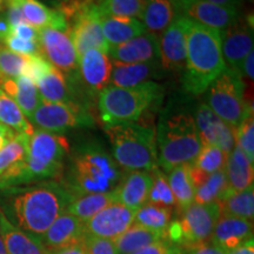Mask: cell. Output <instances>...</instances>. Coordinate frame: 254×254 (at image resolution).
<instances>
[{"mask_svg": "<svg viewBox=\"0 0 254 254\" xmlns=\"http://www.w3.org/2000/svg\"><path fill=\"white\" fill-rule=\"evenodd\" d=\"M73 199L56 180L5 187L0 189V212L19 230L40 240Z\"/></svg>", "mask_w": 254, "mask_h": 254, "instance_id": "cell-1", "label": "cell"}, {"mask_svg": "<svg viewBox=\"0 0 254 254\" xmlns=\"http://www.w3.org/2000/svg\"><path fill=\"white\" fill-rule=\"evenodd\" d=\"M184 19L186 30V65L183 87L193 95L205 93L226 68L220 31Z\"/></svg>", "mask_w": 254, "mask_h": 254, "instance_id": "cell-2", "label": "cell"}, {"mask_svg": "<svg viewBox=\"0 0 254 254\" xmlns=\"http://www.w3.org/2000/svg\"><path fill=\"white\" fill-rule=\"evenodd\" d=\"M122 177L118 164L104 146L98 141H86L73 150L64 185L77 198L113 192Z\"/></svg>", "mask_w": 254, "mask_h": 254, "instance_id": "cell-3", "label": "cell"}, {"mask_svg": "<svg viewBox=\"0 0 254 254\" xmlns=\"http://www.w3.org/2000/svg\"><path fill=\"white\" fill-rule=\"evenodd\" d=\"M68 151V141L63 134L34 129L24 165L15 172L0 177V189L46 182L58 177Z\"/></svg>", "mask_w": 254, "mask_h": 254, "instance_id": "cell-4", "label": "cell"}, {"mask_svg": "<svg viewBox=\"0 0 254 254\" xmlns=\"http://www.w3.org/2000/svg\"><path fill=\"white\" fill-rule=\"evenodd\" d=\"M157 138V166L170 172L180 165L192 164L202 147L194 118L186 112H166L160 117Z\"/></svg>", "mask_w": 254, "mask_h": 254, "instance_id": "cell-5", "label": "cell"}, {"mask_svg": "<svg viewBox=\"0 0 254 254\" xmlns=\"http://www.w3.org/2000/svg\"><path fill=\"white\" fill-rule=\"evenodd\" d=\"M112 158L127 172L152 171L157 167L155 129L135 123L106 126Z\"/></svg>", "mask_w": 254, "mask_h": 254, "instance_id": "cell-6", "label": "cell"}, {"mask_svg": "<svg viewBox=\"0 0 254 254\" xmlns=\"http://www.w3.org/2000/svg\"><path fill=\"white\" fill-rule=\"evenodd\" d=\"M163 94V87L147 81L134 87H105L98 94V110L106 126L134 123Z\"/></svg>", "mask_w": 254, "mask_h": 254, "instance_id": "cell-7", "label": "cell"}, {"mask_svg": "<svg viewBox=\"0 0 254 254\" xmlns=\"http://www.w3.org/2000/svg\"><path fill=\"white\" fill-rule=\"evenodd\" d=\"M206 93V105L221 120L232 127L239 126L247 111L252 106L245 100V84L243 74L231 68H225L209 85Z\"/></svg>", "mask_w": 254, "mask_h": 254, "instance_id": "cell-8", "label": "cell"}, {"mask_svg": "<svg viewBox=\"0 0 254 254\" xmlns=\"http://www.w3.org/2000/svg\"><path fill=\"white\" fill-rule=\"evenodd\" d=\"M30 120L43 131L62 134L73 128L90 127L94 119L87 107L79 104L47 103L41 101Z\"/></svg>", "mask_w": 254, "mask_h": 254, "instance_id": "cell-9", "label": "cell"}, {"mask_svg": "<svg viewBox=\"0 0 254 254\" xmlns=\"http://www.w3.org/2000/svg\"><path fill=\"white\" fill-rule=\"evenodd\" d=\"M38 45L43 56L53 67L59 69L68 82L78 78V55L68 32L53 28L38 30Z\"/></svg>", "mask_w": 254, "mask_h": 254, "instance_id": "cell-10", "label": "cell"}, {"mask_svg": "<svg viewBox=\"0 0 254 254\" xmlns=\"http://www.w3.org/2000/svg\"><path fill=\"white\" fill-rule=\"evenodd\" d=\"M220 214V207L217 202H193L189 208L182 212L177 219L182 237L179 249L183 246L209 241Z\"/></svg>", "mask_w": 254, "mask_h": 254, "instance_id": "cell-11", "label": "cell"}, {"mask_svg": "<svg viewBox=\"0 0 254 254\" xmlns=\"http://www.w3.org/2000/svg\"><path fill=\"white\" fill-rule=\"evenodd\" d=\"M113 62L109 53L88 50L79 57L77 88L87 97H98L100 91L110 86Z\"/></svg>", "mask_w": 254, "mask_h": 254, "instance_id": "cell-12", "label": "cell"}, {"mask_svg": "<svg viewBox=\"0 0 254 254\" xmlns=\"http://www.w3.org/2000/svg\"><path fill=\"white\" fill-rule=\"evenodd\" d=\"M101 20L103 18L98 12L97 5L92 4L82 9L69 23L68 33L77 51L78 59L86 51L92 49L109 53L110 46L104 37Z\"/></svg>", "mask_w": 254, "mask_h": 254, "instance_id": "cell-13", "label": "cell"}, {"mask_svg": "<svg viewBox=\"0 0 254 254\" xmlns=\"http://www.w3.org/2000/svg\"><path fill=\"white\" fill-rule=\"evenodd\" d=\"M135 211L119 202H112L84 222L86 237L114 240L134 224Z\"/></svg>", "mask_w": 254, "mask_h": 254, "instance_id": "cell-14", "label": "cell"}, {"mask_svg": "<svg viewBox=\"0 0 254 254\" xmlns=\"http://www.w3.org/2000/svg\"><path fill=\"white\" fill-rule=\"evenodd\" d=\"M178 17L222 31L239 19V9L222 7L205 0H174Z\"/></svg>", "mask_w": 254, "mask_h": 254, "instance_id": "cell-15", "label": "cell"}, {"mask_svg": "<svg viewBox=\"0 0 254 254\" xmlns=\"http://www.w3.org/2000/svg\"><path fill=\"white\" fill-rule=\"evenodd\" d=\"M221 51L227 68L241 73V66L253 51V25L244 19L220 31Z\"/></svg>", "mask_w": 254, "mask_h": 254, "instance_id": "cell-16", "label": "cell"}, {"mask_svg": "<svg viewBox=\"0 0 254 254\" xmlns=\"http://www.w3.org/2000/svg\"><path fill=\"white\" fill-rule=\"evenodd\" d=\"M194 118L202 145H214L227 155L236 147V128L224 120L204 104L196 107Z\"/></svg>", "mask_w": 254, "mask_h": 254, "instance_id": "cell-17", "label": "cell"}, {"mask_svg": "<svg viewBox=\"0 0 254 254\" xmlns=\"http://www.w3.org/2000/svg\"><path fill=\"white\" fill-rule=\"evenodd\" d=\"M160 66L168 72L183 71L186 65V30L184 19L178 17L160 36Z\"/></svg>", "mask_w": 254, "mask_h": 254, "instance_id": "cell-18", "label": "cell"}, {"mask_svg": "<svg viewBox=\"0 0 254 254\" xmlns=\"http://www.w3.org/2000/svg\"><path fill=\"white\" fill-rule=\"evenodd\" d=\"M85 238L86 234L84 231V222L65 211L44 233L40 241L51 253L80 244Z\"/></svg>", "mask_w": 254, "mask_h": 254, "instance_id": "cell-19", "label": "cell"}, {"mask_svg": "<svg viewBox=\"0 0 254 254\" xmlns=\"http://www.w3.org/2000/svg\"><path fill=\"white\" fill-rule=\"evenodd\" d=\"M159 39L154 34L145 32L126 43L110 47L109 56L112 62L123 64L160 62Z\"/></svg>", "mask_w": 254, "mask_h": 254, "instance_id": "cell-20", "label": "cell"}, {"mask_svg": "<svg viewBox=\"0 0 254 254\" xmlns=\"http://www.w3.org/2000/svg\"><path fill=\"white\" fill-rule=\"evenodd\" d=\"M152 187V176L146 171H132L122 177L113 190L116 202L138 211L148 200Z\"/></svg>", "mask_w": 254, "mask_h": 254, "instance_id": "cell-21", "label": "cell"}, {"mask_svg": "<svg viewBox=\"0 0 254 254\" xmlns=\"http://www.w3.org/2000/svg\"><path fill=\"white\" fill-rule=\"evenodd\" d=\"M251 238H253L252 221L220 214L209 241L228 252L243 245Z\"/></svg>", "mask_w": 254, "mask_h": 254, "instance_id": "cell-22", "label": "cell"}, {"mask_svg": "<svg viewBox=\"0 0 254 254\" xmlns=\"http://www.w3.org/2000/svg\"><path fill=\"white\" fill-rule=\"evenodd\" d=\"M0 88L11 97L27 119H30L41 104V97L37 85L25 75L17 78H0Z\"/></svg>", "mask_w": 254, "mask_h": 254, "instance_id": "cell-23", "label": "cell"}, {"mask_svg": "<svg viewBox=\"0 0 254 254\" xmlns=\"http://www.w3.org/2000/svg\"><path fill=\"white\" fill-rule=\"evenodd\" d=\"M160 62L123 64L113 62L111 84L117 87H134L144 82L151 81L152 78L159 74Z\"/></svg>", "mask_w": 254, "mask_h": 254, "instance_id": "cell-24", "label": "cell"}, {"mask_svg": "<svg viewBox=\"0 0 254 254\" xmlns=\"http://www.w3.org/2000/svg\"><path fill=\"white\" fill-rule=\"evenodd\" d=\"M20 6L25 21L37 30L53 28L68 32L67 20L58 9L47 7L39 0H21Z\"/></svg>", "mask_w": 254, "mask_h": 254, "instance_id": "cell-25", "label": "cell"}, {"mask_svg": "<svg viewBox=\"0 0 254 254\" xmlns=\"http://www.w3.org/2000/svg\"><path fill=\"white\" fill-rule=\"evenodd\" d=\"M0 236L8 254H50L37 238L25 233L9 222L0 212Z\"/></svg>", "mask_w": 254, "mask_h": 254, "instance_id": "cell-26", "label": "cell"}, {"mask_svg": "<svg viewBox=\"0 0 254 254\" xmlns=\"http://www.w3.org/2000/svg\"><path fill=\"white\" fill-rule=\"evenodd\" d=\"M177 18L178 12L174 0H147L141 23L146 32L160 38Z\"/></svg>", "mask_w": 254, "mask_h": 254, "instance_id": "cell-27", "label": "cell"}, {"mask_svg": "<svg viewBox=\"0 0 254 254\" xmlns=\"http://www.w3.org/2000/svg\"><path fill=\"white\" fill-rule=\"evenodd\" d=\"M224 170L231 192H240L253 186V163H251L250 159L238 145L228 154Z\"/></svg>", "mask_w": 254, "mask_h": 254, "instance_id": "cell-28", "label": "cell"}, {"mask_svg": "<svg viewBox=\"0 0 254 254\" xmlns=\"http://www.w3.org/2000/svg\"><path fill=\"white\" fill-rule=\"evenodd\" d=\"M37 87L43 101L81 105L77 98H75L65 75L59 69L53 67V66L40 79L39 82L37 84Z\"/></svg>", "mask_w": 254, "mask_h": 254, "instance_id": "cell-29", "label": "cell"}, {"mask_svg": "<svg viewBox=\"0 0 254 254\" xmlns=\"http://www.w3.org/2000/svg\"><path fill=\"white\" fill-rule=\"evenodd\" d=\"M101 26L110 47L126 43L146 32L144 24L135 18L105 17L101 20Z\"/></svg>", "mask_w": 254, "mask_h": 254, "instance_id": "cell-30", "label": "cell"}, {"mask_svg": "<svg viewBox=\"0 0 254 254\" xmlns=\"http://www.w3.org/2000/svg\"><path fill=\"white\" fill-rule=\"evenodd\" d=\"M228 155L214 145H202L198 157L190 164V176L195 189L218 171L224 170Z\"/></svg>", "mask_w": 254, "mask_h": 254, "instance_id": "cell-31", "label": "cell"}, {"mask_svg": "<svg viewBox=\"0 0 254 254\" xmlns=\"http://www.w3.org/2000/svg\"><path fill=\"white\" fill-rule=\"evenodd\" d=\"M167 180L174 196L178 214H180L194 202L195 186L190 176V164L180 165L170 171Z\"/></svg>", "mask_w": 254, "mask_h": 254, "instance_id": "cell-32", "label": "cell"}, {"mask_svg": "<svg viewBox=\"0 0 254 254\" xmlns=\"http://www.w3.org/2000/svg\"><path fill=\"white\" fill-rule=\"evenodd\" d=\"M164 238L165 233L133 224L128 230L112 241L118 254H133Z\"/></svg>", "mask_w": 254, "mask_h": 254, "instance_id": "cell-33", "label": "cell"}, {"mask_svg": "<svg viewBox=\"0 0 254 254\" xmlns=\"http://www.w3.org/2000/svg\"><path fill=\"white\" fill-rule=\"evenodd\" d=\"M30 136L25 133H17L0 150V177L13 173L26 160Z\"/></svg>", "mask_w": 254, "mask_h": 254, "instance_id": "cell-34", "label": "cell"}, {"mask_svg": "<svg viewBox=\"0 0 254 254\" xmlns=\"http://www.w3.org/2000/svg\"><path fill=\"white\" fill-rule=\"evenodd\" d=\"M114 201L116 200L113 192L81 195L72 200L71 204L66 208V212L85 222Z\"/></svg>", "mask_w": 254, "mask_h": 254, "instance_id": "cell-35", "label": "cell"}, {"mask_svg": "<svg viewBox=\"0 0 254 254\" xmlns=\"http://www.w3.org/2000/svg\"><path fill=\"white\" fill-rule=\"evenodd\" d=\"M231 193L233 192H231L230 187H228L225 170H220L211 174L201 185L196 187L194 202L196 204H212V202L219 204Z\"/></svg>", "mask_w": 254, "mask_h": 254, "instance_id": "cell-36", "label": "cell"}, {"mask_svg": "<svg viewBox=\"0 0 254 254\" xmlns=\"http://www.w3.org/2000/svg\"><path fill=\"white\" fill-rule=\"evenodd\" d=\"M0 124L9 127L17 133L32 135L33 125L28 122L18 104L0 88Z\"/></svg>", "mask_w": 254, "mask_h": 254, "instance_id": "cell-37", "label": "cell"}, {"mask_svg": "<svg viewBox=\"0 0 254 254\" xmlns=\"http://www.w3.org/2000/svg\"><path fill=\"white\" fill-rule=\"evenodd\" d=\"M220 213L231 217L253 220L254 217V189L250 186L249 189L233 192L226 196L222 201L219 202Z\"/></svg>", "mask_w": 254, "mask_h": 254, "instance_id": "cell-38", "label": "cell"}, {"mask_svg": "<svg viewBox=\"0 0 254 254\" xmlns=\"http://www.w3.org/2000/svg\"><path fill=\"white\" fill-rule=\"evenodd\" d=\"M172 214L173 208L146 202L138 211H135L134 221L139 226L165 233L172 220Z\"/></svg>", "mask_w": 254, "mask_h": 254, "instance_id": "cell-39", "label": "cell"}, {"mask_svg": "<svg viewBox=\"0 0 254 254\" xmlns=\"http://www.w3.org/2000/svg\"><path fill=\"white\" fill-rule=\"evenodd\" d=\"M147 0H103L97 5L100 17H127L141 21Z\"/></svg>", "mask_w": 254, "mask_h": 254, "instance_id": "cell-40", "label": "cell"}, {"mask_svg": "<svg viewBox=\"0 0 254 254\" xmlns=\"http://www.w3.org/2000/svg\"><path fill=\"white\" fill-rule=\"evenodd\" d=\"M152 176V187L148 194L147 202L164 207L173 208L176 206L172 190L168 185L167 177L165 176L164 171H161L158 166L151 171Z\"/></svg>", "mask_w": 254, "mask_h": 254, "instance_id": "cell-41", "label": "cell"}, {"mask_svg": "<svg viewBox=\"0 0 254 254\" xmlns=\"http://www.w3.org/2000/svg\"><path fill=\"white\" fill-rule=\"evenodd\" d=\"M236 145L254 163V117L253 107L247 111L239 126L236 127Z\"/></svg>", "mask_w": 254, "mask_h": 254, "instance_id": "cell-42", "label": "cell"}, {"mask_svg": "<svg viewBox=\"0 0 254 254\" xmlns=\"http://www.w3.org/2000/svg\"><path fill=\"white\" fill-rule=\"evenodd\" d=\"M26 57L0 46V78H17L23 74Z\"/></svg>", "mask_w": 254, "mask_h": 254, "instance_id": "cell-43", "label": "cell"}, {"mask_svg": "<svg viewBox=\"0 0 254 254\" xmlns=\"http://www.w3.org/2000/svg\"><path fill=\"white\" fill-rule=\"evenodd\" d=\"M46 1L62 12L67 20L68 26L69 23L80 13L82 9L94 4V0H46Z\"/></svg>", "mask_w": 254, "mask_h": 254, "instance_id": "cell-44", "label": "cell"}, {"mask_svg": "<svg viewBox=\"0 0 254 254\" xmlns=\"http://www.w3.org/2000/svg\"><path fill=\"white\" fill-rule=\"evenodd\" d=\"M51 67H52V65L43 56H30L26 57V65H25L24 72L21 75L27 77L37 85L40 79L50 71Z\"/></svg>", "mask_w": 254, "mask_h": 254, "instance_id": "cell-45", "label": "cell"}, {"mask_svg": "<svg viewBox=\"0 0 254 254\" xmlns=\"http://www.w3.org/2000/svg\"><path fill=\"white\" fill-rule=\"evenodd\" d=\"M2 43L5 44L6 47L12 52L17 53V55L30 57V56H38L40 55L39 45L38 41H31V40H24L21 38H18L9 33L7 37L5 38Z\"/></svg>", "mask_w": 254, "mask_h": 254, "instance_id": "cell-46", "label": "cell"}, {"mask_svg": "<svg viewBox=\"0 0 254 254\" xmlns=\"http://www.w3.org/2000/svg\"><path fill=\"white\" fill-rule=\"evenodd\" d=\"M86 254H118L112 240L103 238L86 237L85 238Z\"/></svg>", "mask_w": 254, "mask_h": 254, "instance_id": "cell-47", "label": "cell"}, {"mask_svg": "<svg viewBox=\"0 0 254 254\" xmlns=\"http://www.w3.org/2000/svg\"><path fill=\"white\" fill-rule=\"evenodd\" d=\"M179 254H226V251L214 245L211 241H206V243L180 247Z\"/></svg>", "mask_w": 254, "mask_h": 254, "instance_id": "cell-48", "label": "cell"}, {"mask_svg": "<svg viewBox=\"0 0 254 254\" xmlns=\"http://www.w3.org/2000/svg\"><path fill=\"white\" fill-rule=\"evenodd\" d=\"M133 254H179V249L164 238Z\"/></svg>", "mask_w": 254, "mask_h": 254, "instance_id": "cell-49", "label": "cell"}, {"mask_svg": "<svg viewBox=\"0 0 254 254\" xmlns=\"http://www.w3.org/2000/svg\"><path fill=\"white\" fill-rule=\"evenodd\" d=\"M21 0L18 1L7 2V13H6V20L8 21L9 26L13 27L15 25L26 23L23 15V11H21L20 6Z\"/></svg>", "mask_w": 254, "mask_h": 254, "instance_id": "cell-50", "label": "cell"}, {"mask_svg": "<svg viewBox=\"0 0 254 254\" xmlns=\"http://www.w3.org/2000/svg\"><path fill=\"white\" fill-rule=\"evenodd\" d=\"M9 33L18 38H21V39L24 40L38 41V30L27 23L19 24L15 25L13 27H11Z\"/></svg>", "mask_w": 254, "mask_h": 254, "instance_id": "cell-51", "label": "cell"}, {"mask_svg": "<svg viewBox=\"0 0 254 254\" xmlns=\"http://www.w3.org/2000/svg\"><path fill=\"white\" fill-rule=\"evenodd\" d=\"M254 51L250 52V55L246 57L245 60H244L243 66H241V74L246 75V78L251 80V84H253L254 79Z\"/></svg>", "mask_w": 254, "mask_h": 254, "instance_id": "cell-52", "label": "cell"}, {"mask_svg": "<svg viewBox=\"0 0 254 254\" xmlns=\"http://www.w3.org/2000/svg\"><path fill=\"white\" fill-rule=\"evenodd\" d=\"M226 254H254V241L253 238L244 243L243 245L236 247V249L228 251Z\"/></svg>", "mask_w": 254, "mask_h": 254, "instance_id": "cell-53", "label": "cell"}, {"mask_svg": "<svg viewBox=\"0 0 254 254\" xmlns=\"http://www.w3.org/2000/svg\"><path fill=\"white\" fill-rule=\"evenodd\" d=\"M15 134H17V132H14L13 129H11L9 127L0 124V150H1V148L4 147Z\"/></svg>", "mask_w": 254, "mask_h": 254, "instance_id": "cell-54", "label": "cell"}, {"mask_svg": "<svg viewBox=\"0 0 254 254\" xmlns=\"http://www.w3.org/2000/svg\"><path fill=\"white\" fill-rule=\"evenodd\" d=\"M84 241L80 244H77V245L66 247V249L59 251H55V252H51L50 254H86V249H85Z\"/></svg>", "mask_w": 254, "mask_h": 254, "instance_id": "cell-55", "label": "cell"}, {"mask_svg": "<svg viewBox=\"0 0 254 254\" xmlns=\"http://www.w3.org/2000/svg\"><path fill=\"white\" fill-rule=\"evenodd\" d=\"M205 1L222 6V7L237 8V9H239L240 6L243 5V0H205Z\"/></svg>", "mask_w": 254, "mask_h": 254, "instance_id": "cell-56", "label": "cell"}, {"mask_svg": "<svg viewBox=\"0 0 254 254\" xmlns=\"http://www.w3.org/2000/svg\"><path fill=\"white\" fill-rule=\"evenodd\" d=\"M9 31H11V26H9L8 21L6 20V17L0 14V38H1L2 41L8 36Z\"/></svg>", "mask_w": 254, "mask_h": 254, "instance_id": "cell-57", "label": "cell"}, {"mask_svg": "<svg viewBox=\"0 0 254 254\" xmlns=\"http://www.w3.org/2000/svg\"><path fill=\"white\" fill-rule=\"evenodd\" d=\"M0 254H8L7 250H6L4 241H2V238L0 236Z\"/></svg>", "mask_w": 254, "mask_h": 254, "instance_id": "cell-58", "label": "cell"}, {"mask_svg": "<svg viewBox=\"0 0 254 254\" xmlns=\"http://www.w3.org/2000/svg\"><path fill=\"white\" fill-rule=\"evenodd\" d=\"M5 8V0H0V12L4 11Z\"/></svg>", "mask_w": 254, "mask_h": 254, "instance_id": "cell-59", "label": "cell"}, {"mask_svg": "<svg viewBox=\"0 0 254 254\" xmlns=\"http://www.w3.org/2000/svg\"><path fill=\"white\" fill-rule=\"evenodd\" d=\"M101 1H103V0H94V4L98 5V4H99V2H101Z\"/></svg>", "mask_w": 254, "mask_h": 254, "instance_id": "cell-60", "label": "cell"}, {"mask_svg": "<svg viewBox=\"0 0 254 254\" xmlns=\"http://www.w3.org/2000/svg\"><path fill=\"white\" fill-rule=\"evenodd\" d=\"M7 2H12V1H18V0H6Z\"/></svg>", "mask_w": 254, "mask_h": 254, "instance_id": "cell-61", "label": "cell"}, {"mask_svg": "<svg viewBox=\"0 0 254 254\" xmlns=\"http://www.w3.org/2000/svg\"><path fill=\"white\" fill-rule=\"evenodd\" d=\"M1 44H2V39H1V38H0V46H1Z\"/></svg>", "mask_w": 254, "mask_h": 254, "instance_id": "cell-62", "label": "cell"}, {"mask_svg": "<svg viewBox=\"0 0 254 254\" xmlns=\"http://www.w3.org/2000/svg\"><path fill=\"white\" fill-rule=\"evenodd\" d=\"M251 1H253V0H251Z\"/></svg>", "mask_w": 254, "mask_h": 254, "instance_id": "cell-63", "label": "cell"}]
</instances>
